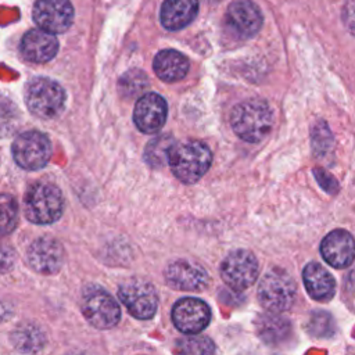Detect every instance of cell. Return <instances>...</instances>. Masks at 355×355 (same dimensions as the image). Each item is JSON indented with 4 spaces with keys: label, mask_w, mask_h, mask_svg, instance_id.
<instances>
[{
    "label": "cell",
    "mask_w": 355,
    "mask_h": 355,
    "mask_svg": "<svg viewBox=\"0 0 355 355\" xmlns=\"http://www.w3.org/2000/svg\"><path fill=\"white\" fill-rule=\"evenodd\" d=\"M234 133L250 143L262 140L273 125V115L269 105L258 98H251L234 107L230 116Z\"/></svg>",
    "instance_id": "1"
},
{
    "label": "cell",
    "mask_w": 355,
    "mask_h": 355,
    "mask_svg": "<svg viewBox=\"0 0 355 355\" xmlns=\"http://www.w3.org/2000/svg\"><path fill=\"white\" fill-rule=\"evenodd\" d=\"M212 154L207 144L198 140H189L175 144L169 154L172 173L183 183H194L209 169Z\"/></svg>",
    "instance_id": "2"
},
{
    "label": "cell",
    "mask_w": 355,
    "mask_h": 355,
    "mask_svg": "<svg viewBox=\"0 0 355 355\" xmlns=\"http://www.w3.org/2000/svg\"><path fill=\"white\" fill-rule=\"evenodd\" d=\"M25 216L37 225H49L60 219L64 209L61 190L49 182L33 183L24 197Z\"/></svg>",
    "instance_id": "3"
},
{
    "label": "cell",
    "mask_w": 355,
    "mask_h": 355,
    "mask_svg": "<svg viewBox=\"0 0 355 355\" xmlns=\"http://www.w3.org/2000/svg\"><path fill=\"white\" fill-rule=\"evenodd\" d=\"M258 300L269 312H283L291 308L297 295V286L293 277L280 268L268 270L258 286Z\"/></svg>",
    "instance_id": "4"
},
{
    "label": "cell",
    "mask_w": 355,
    "mask_h": 355,
    "mask_svg": "<svg viewBox=\"0 0 355 355\" xmlns=\"http://www.w3.org/2000/svg\"><path fill=\"white\" fill-rule=\"evenodd\" d=\"M28 110L39 118L57 116L65 104V92L60 83L49 78H35L25 92Z\"/></svg>",
    "instance_id": "5"
},
{
    "label": "cell",
    "mask_w": 355,
    "mask_h": 355,
    "mask_svg": "<svg viewBox=\"0 0 355 355\" xmlns=\"http://www.w3.org/2000/svg\"><path fill=\"white\" fill-rule=\"evenodd\" d=\"M80 309L85 319L96 329H111L121 319L116 300L100 286H87L83 290Z\"/></svg>",
    "instance_id": "6"
},
{
    "label": "cell",
    "mask_w": 355,
    "mask_h": 355,
    "mask_svg": "<svg viewBox=\"0 0 355 355\" xmlns=\"http://www.w3.org/2000/svg\"><path fill=\"white\" fill-rule=\"evenodd\" d=\"M14 161L24 169L36 171L43 168L51 155L49 137L37 130L21 133L12 143Z\"/></svg>",
    "instance_id": "7"
},
{
    "label": "cell",
    "mask_w": 355,
    "mask_h": 355,
    "mask_svg": "<svg viewBox=\"0 0 355 355\" xmlns=\"http://www.w3.org/2000/svg\"><path fill=\"white\" fill-rule=\"evenodd\" d=\"M118 297L136 319H150L158 308V295L154 286L141 279L123 282L118 288Z\"/></svg>",
    "instance_id": "8"
},
{
    "label": "cell",
    "mask_w": 355,
    "mask_h": 355,
    "mask_svg": "<svg viewBox=\"0 0 355 355\" xmlns=\"http://www.w3.org/2000/svg\"><path fill=\"white\" fill-rule=\"evenodd\" d=\"M220 276L230 288L245 290L258 277V261L247 250L232 251L220 263Z\"/></svg>",
    "instance_id": "9"
},
{
    "label": "cell",
    "mask_w": 355,
    "mask_h": 355,
    "mask_svg": "<svg viewBox=\"0 0 355 355\" xmlns=\"http://www.w3.org/2000/svg\"><path fill=\"white\" fill-rule=\"evenodd\" d=\"M211 320V309L200 298L186 297L175 302L172 308V322L184 334H198Z\"/></svg>",
    "instance_id": "10"
},
{
    "label": "cell",
    "mask_w": 355,
    "mask_h": 355,
    "mask_svg": "<svg viewBox=\"0 0 355 355\" xmlns=\"http://www.w3.org/2000/svg\"><path fill=\"white\" fill-rule=\"evenodd\" d=\"M32 15L40 29L50 33H61L73 21V7L69 0H37Z\"/></svg>",
    "instance_id": "11"
},
{
    "label": "cell",
    "mask_w": 355,
    "mask_h": 355,
    "mask_svg": "<svg viewBox=\"0 0 355 355\" xmlns=\"http://www.w3.org/2000/svg\"><path fill=\"white\" fill-rule=\"evenodd\" d=\"M165 282L175 290L201 291L209 284L207 270L196 262L187 259H176L168 263L164 270Z\"/></svg>",
    "instance_id": "12"
},
{
    "label": "cell",
    "mask_w": 355,
    "mask_h": 355,
    "mask_svg": "<svg viewBox=\"0 0 355 355\" xmlns=\"http://www.w3.org/2000/svg\"><path fill=\"white\" fill-rule=\"evenodd\" d=\"M26 258L33 270L42 275H54L64 263V248L57 239L43 236L29 245Z\"/></svg>",
    "instance_id": "13"
},
{
    "label": "cell",
    "mask_w": 355,
    "mask_h": 355,
    "mask_svg": "<svg viewBox=\"0 0 355 355\" xmlns=\"http://www.w3.org/2000/svg\"><path fill=\"white\" fill-rule=\"evenodd\" d=\"M168 107L165 100L157 93H146L141 96L133 111V121L143 133L158 132L166 121Z\"/></svg>",
    "instance_id": "14"
},
{
    "label": "cell",
    "mask_w": 355,
    "mask_h": 355,
    "mask_svg": "<svg viewBox=\"0 0 355 355\" xmlns=\"http://www.w3.org/2000/svg\"><path fill=\"white\" fill-rule=\"evenodd\" d=\"M227 26L240 37L255 35L262 25V14L251 0H234L226 11Z\"/></svg>",
    "instance_id": "15"
},
{
    "label": "cell",
    "mask_w": 355,
    "mask_h": 355,
    "mask_svg": "<svg viewBox=\"0 0 355 355\" xmlns=\"http://www.w3.org/2000/svg\"><path fill=\"white\" fill-rule=\"evenodd\" d=\"M320 254L334 268L349 266L355 258V240L347 230L336 229L322 240Z\"/></svg>",
    "instance_id": "16"
},
{
    "label": "cell",
    "mask_w": 355,
    "mask_h": 355,
    "mask_svg": "<svg viewBox=\"0 0 355 355\" xmlns=\"http://www.w3.org/2000/svg\"><path fill=\"white\" fill-rule=\"evenodd\" d=\"M21 54L25 60L36 64L50 61L58 50L57 37L40 28L31 29L21 40Z\"/></svg>",
    "instance_id": "17"
},
{
    "label": "cell",
    "mask_w": 355,
    "mask_h": 355,
    "mask_svg": "<svg viewBox=\"0 0 355 355\" xmlns=\"http://www.w3.org/2000/svg\"><path fill=\"white\" fill-rule=\"evenodd\" d=\"M255 330L258 337L269 345H279L286 343L293 333L291 323L287 318L277 312L269 311L258 315L255 320Z\"/></svg>",
    "instance_id": "18"
},
{
    "label": "cell",
    "mask_w": 355,
    "mask_h": 355,
    "mask_svg": "<svg viewBox=\"0 0 355 355\" xmlns=\"http://www.w3.org/2000/svg\"><path fill=\"white\" fill-rule=\"evenodd\" d=\"M308 294L316 301H329L336 291V282L330 272L318 262H309L302 270Z\"/></svg>",
    "instance_id": "19"
},
{
    "label": "cell",
    "mask_w": 355,
    "mask_h": 355,
    "mask_svg": "<svg viewBox=\"0 0 355 355\" xmlns=\"http://www.w3.org/2000/svg\"><path fill=\"white\" fill-rule=\"evenodd\" d=\"M198 11V0H165L161 6L159 21L168 31L189 25Z\"/></svg>",
    "instance_id": "20"
},
{
    "label": "cell",
    "mask_w": 355,
    "mask_h": 355,
    "mask_svg": "<svg viewBox=\"0 0 355 355\" xmlns=\"http://www.w3.org/2000/svg\"><path fill=\"white\" fill-rule=\"evenodd\" d=\"M154 72L165 82H176L186 76L189 71V60L176 50H161L153 62Z\"/></svg>",
    "instance_id": "21"
},
{
    "label": "cell",
    "mask_w": 355,
    "mask_h": 355,
    "mask_svg": "<svg viewBox=\"0 0 355 355\" xmlns=\"http://www.w3.org/2000/svg\"><path fill=\"white\" fill-rule=\"evenodd\" d=\"M12 347L22 354H37L47 343L43 329L33 322L18 324L10 336Z\"/></svg>",
    "instance_id": "22"
},
{
    "label": "cell",
    "mask_w": 355,
    "mask_h": 355,
    "mask_svg": "<svg viewBox=\"0 0 355 355\" xmlns=\"http://www.w3.org/2000/svg\"><path fill=\"white\" fill-rule=\"evenodd\" d=\"M175 139L165 133L150 140L144 150V159L151 168H162L169 161V154L175 147Z\"/></svg>",
    "instance_id": "23"
},
{
    "label": "cell",
    "mask_w": 355,
    "mask_h": 355,
    "mask_svg": "<svg viewBox=\"0 0 355 355\" xmlns=\"http://www.w3.org/2000/svg\"><path fill=\"white\" fill-rule=\"evenodd\" d=\"M148 87V78L141 69H129L126 71L119 82H118V90L123 97L128 98H136L144 96V92Z\"/></svg>",
    "instance_id": "24"
},
{
    "label": "cell",
    "mask_w": 355,
    "mask_h": 355,
    "mask_svg": "<svg viewBox=\"0 0 355 355\" xmlns=\"http://www.w3.org/2000/svg\"><path fill=\"white\" fill-rule=\"evenodd\" d=\"M178 355H215V344L201 334H189L176 341Z\"/></svg>",
    "instance_id": "25"
},
{
    "label": "cell",
    "mask_w": 355,
    "mask_h": 355,
    "mask_svg": "<svg viewBox=\"0 0 355 355\" xmlns=\"http://www.w3.org/2000/svg\"><path fill=\"white\" fill-rule=\"evenodd\" d=\"M18 222V204L10 194H0V237L10 234Z\"/></svg>",
    "instance_id": "26"
},
{
    "label": "cell",
    "mask_w": 355,
    "mask_h": 355,
    "mask_svg": "<svg viewBox=\"0 0 355 355\" xmlns=\"http://www.w3.org/2000/svg\"><path fill=\"white\" fill-rule=\"evenodd\" d=\"M308 330L316 337H329L333 334V319L327 312L316 311L309 316Z\"/></svg>",
    "instance_id": "27"
},
{
    "label": "cell",
    "mask_w": 355,
    "mask_h": 355,
    "mask_svg": "<svg viewBox=\"0 0 355 355\" xmlns=\"http://www.w3.org/2000/svg\"><path fill=\"white\" fill-rule=\"evenodd\" d=\"M17 255L11 245L0 243V273L10 272L15 263Z\"/></svg>",
    "instance_id": "28"
},
{
    "label": "cell",
    "mask_w": 355,
    "mask_h": 355,
    "mask_svg": "<svg viewBox=\"0 0 355 355\" xmlns=\"http://www.w3.org/2000/svg\"><path fill=\"white\" fill-rule=\"evenodd\" d=\"M343 22L355 35V0H347L343 7Z\"/></svg>",
    "instance_id": "29"
},
{
    "label": "cell",
    "mask_w": 355,
    "mask_h": 355,
    "mask_svg": "<svg viewBox=\"0 0 355 355\" xmlns=\"http://www.w3.org/2000/svg\"><path fill=\"white\" fill-rule=\"evenodd\" d=\"M345 288H347V293L349 294V297L355 298V269L348 275Z\"/></svg>",
    "instance_id": "30"
},
{
    "label": "cell",
    "mask_w": 355,
    "mask_h": 355,
    "mask_svg": "<svg viewBox=\"0 0 355 355\" xmlns=\"http://www.w3.org/2000/svg\"><path fill=\"white\" fill-rule=\"evenodd\" d=\"M68 355H90V354H87V352H85V351H72V352H69Z\"/></svg>",
    "instance_id": "31"
},
{
    "label": "cell",
    "mask_w": 355,
    "mask_h": 355,
    "mask_svg": "<svg viewBox=\"0 0 355 355\" xmlns=\"http://www.w3.org/2000/svg\"><path fill=\"white\" fill-rule=\"evenodd\" d=\"M208 1H219V0H208Z\"/></svg>",
    "instance_id": "32"
}]
</instances>
